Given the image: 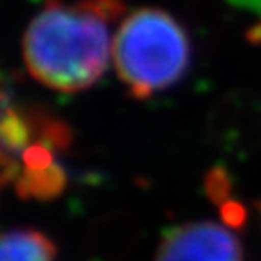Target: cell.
I'll return each instance as SVG.
<instances>
[{"label":"cell","mask_w":261,"mask_h":261,"mask_svg":"<svg viewBox=\"0 0 261 261\" xmlns=\"http://www.w3.org/2000/svg\"><path fill=\"white\" fill-rule=\"evenodd\" d=\"M122 0H51L24 33L25 69L42 86L80 93L106 74L113 57L111 24L123 13Z\"/></svg>","instance_id":"1"},{"label":"cell","mask_w":261,"mask_h":261,"mask_svg":"<svg viewBox=\"0 0 261 261\" xmlns=\"http://www.w3.org/2000/svg\"><path fill=\"white\" fill-rule=\"evenodd\" d=\"M113 62L129 96L147 100L178 84L191 65L185 28L160 8H138L120 22Z\"/></svg>","instance_id":"2"},{"label":"cell","mask_w":261,"mask_h":261,"mask_svg":"<svg viewBox=\"0 0 261 261\" xmlns=\"http://www.w3.org/2000/svg\"><path fill=\"white\" fill-rule=\"evenodd\" d=\"M156 261H245V254L230 227L189 221L163 232Z\"/></svg>","instance_id":"3"},{"label":"cell","mask_w":261,"mask_h":261,"mask_svg":"<svg viewBox=\"0 0 261 261\" xmlns=\"http://www.w3.org/2000/svg\"><path fill=\"white\" fill-rule=\"evenodd\" d=\"M57 247L35 228H15L0 234V261H55Z\"/></svg>","instance_id":"4"},{"label":"cell","mask_w":261,"mask_h":261,"mask_svg":"<svg viewBox=\"0 0 261 261\" xmlns=\"http://www.w3.org/2000/svg\"><path fill=\"white\" fill-rule=\"evenodd\" d=\"M205 191L216 205L221 207L223 203H227L230 200V192H232V179L228 176L227 169L221 165L211 169L205 178Z\"/></svg>","instance_id":"5"},{"label":"cell","mask_w":261,"mask_h":261,"mask_svg":"<svg viewBox=\"0 0 261 261\" xmlns=\"http://www.w3.org/2000/svg\"><path fill=\"white\" fill-rule=\"evenodd\" d=\"M221 218L230 228H240L243 227L245 220H247V211L240 201L228 200L227 203L221 205Z\"/></svg>","instance_id":"6"},{"label":"cell","mask_w":261,"mask_h":261,"mask_svg":"<svg viewBox=\"0 0 261 261\" xmlns=\"http://www.w3.org/2000/svg\"><path fill=\"white\" fill-rule=\"evenodd\" d=\"M225 2L234 6V8L247 9V11L256 13V15L261 18V0H225Z\"/></svg>","instance_id":"7"},{"label":"cell","mask_w":261,"mask_h":261,"mask_svg":"<svg viewBox=\"0 0 261 261\" xmlns=\"http://www.w3.org/2000/svg\"><path fill=\"white\" fill-rule=\"evenodd\" d=\"M259 211H261V203H259Z\"/></svg>","instance_id":"8"}]
</instances>
